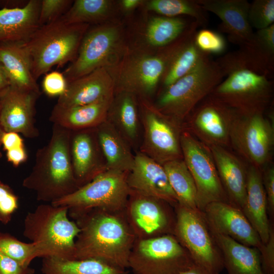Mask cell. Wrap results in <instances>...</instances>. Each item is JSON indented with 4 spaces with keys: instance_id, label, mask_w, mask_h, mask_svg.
Returning a JSON list of instances; mask_svg holds the SVG:
<instances>
[{
    "instance_id": "cell-2",
    "label": "cell",
    "mask_w": 274,
    "mask_h": 274,
    "mask_svg": "<svg viewBox=\"0 0 274 274\" xmlns=\"http://www.w3.org/2000/svg\"><path fill=\"white\" fill-rule=\"evenodd\" d=\"M73 219L80 229L75 240L74 260L95 259L120 268H128L136 237L124 211L92 209Z\"/></svg>"
},
{
    "instance_id": "cell-19",
    "label": "cell",
    "mask_w": 274,
    "mask_h": 274,
    "mask_svg": "<svg viewBox=\"0 0 274 274\" xmlns=\"http://www.w3.org/2000/svg\"><path fill=\"white\" fill-rule=\"evenodd\" d=\"M202 213L211 232L228 236L259 251L263 247L258 233L242 210L235 205L229 202H213Z\"/></svg>"
},
{
    "instance_id": "cell-14",
    "label": "cell",
    "mask_w": 274,
    "mask_h": 274,
    "mask_svg": "<svg viewBox=\"0 0 274 274\" xmlns=\"http://www.w3.org/2000/svg\"><path fill=\"white\" fill-rule=\"evenodd\" d=\"M273 145L272 119L264 113H238L231 129L230 146L250 165L261 170L268 165Z\"/></svg>"
},
{
    "instance_id": "cell-51",
    "label": "cell",
    "mask_w": 274,
    "mask_h": 274,
    "mask_svg": "<svg viewBox=\"0 0 274 274\" xmlns=\"http://www.w3.org/2000/svg\"><path fill=\"white\" fill-rule=\"evenodd\" d=\"M28 1L0 0V7L2 8L13 9L24 6Z\"/></svg>"
},
{
    "instance_id": "cell-52",
    "label": "cell",
    "mask_w": 274,
    "mask_h": 274,
    "mask_svg": "<svg viewBox=\"0 0 274 274\" xmlns=\"http://www.w3.org/2000/svg\"><path fill=\"white\" fill-rule=\"evenodd\" d=\"M9 86L8 80L0 64V94Z\"/></svg>"
},
{
    "instance_id": "cell-40",
    "label": "cell",
    "mask_w": 274,
    "mask_h": 274,
    "mask_svg": "<svg viewBox=\"0 0 274 274\" xmlns=\"http://www.w3.org/2000/svg\"><path fill=\"white\" fill-rule=\"evenodd\" d=\"M256 48L253 54L265 62L274 64V24L255 32Z\"/></svg>"
},
{
    "instance_id": "cell-15",
    "label": "cell",
    "mask_w": 274,
    "mask_h": 274,
    "mask_svg": "<svg viewBox=\"0 0 274 274\" xmlns=\"http://www.w3.org/2000/svg\"><path fill=\"white\" fill-rule=\"evenodd\" d=\"M238 113L209 95L191 112L183 124L189 131L209 147L230 146V134Z\"/></svg>"
},
{
    "instance_id": "cell-20",
    "label": "cell",
    "mask_w": 274,
    "mask_h": 274,
    "mask_svg": "<svg viewBox=\"0 0 274 274\" xmlns=\"http://www.w3.org/2000/svg\"><path fill=\"white\" fill-rule=\"evenodd\" d=\"M70 152L79 188L107 170L95 128L71 131Z\"/></svg>"
},
{
    "instance_id": "cell-45",
    "label": "cell",
    "mask_w": 274,
    "mask_h": 274,
    "mask_svg": "<svg viewBox=\"0 0 274 274\" xmlns=\"http://www.w3.org/2000/svg\"><path fill=\"white\" fill-rule=\"evenodd\" d=\"M262 269L265 274H274V230L271 227L268 242L259 251Z\"/></svg>"
},
{
    "instance_id": "cell-17",
    "label": "cell",
    "mask_w": 274,
    "mask_h": 274,
    "mask_svg": "<svg viewBox=\"0 0 274 274\" xmlns=\"http://www.w3.org/2000/svg\"><path fill=\"white\" fill-rule=\"evenodd\" d=\"M40 91L9 86L0 94V126L4 132L22 134L28 139L39 135L36 125V105Z\"/></svg>"
},
{
    "instance_id": "cell-28",
    "label": "cell",
    "mask_w": 274,
    "mask_h": 274,
    "mask_svg": "<svg viewBox=\"0 0 274 274\" xmlns=\"http://www.w3.org/2000/svg\"><path fill=\"white\" fill-rule=\"evenodd\" d=\"M263 244L268 241L271 223L268 218L267 200L261 170L250 165L247 169L246 197L242 209Z\"/></svg>"
},
{
    "instance_id": "cell-7",
    "label": "cell",
    "mask_w": 274,
    "mask_h": 274,
    "mask_svg": "<svg viewBox=\"0 0 274 274\" xmlns=\"http://www.w3.org/2000/svg\"><path fill=\"white\" fill-rule=\"evenodd\" d=\"M90 25L68 24L60 18L40 26L24 45L37 80L54 66H62L76 58L82 40Z\"/></svg>"
},
{
    "instance_id": "cell-50",
    "label": "cell",
    "mask_w": 274,
    "mask_h": 274,
    "mask_svg": "<svg viewBox=\"0 0 274 274\" xmlns=\"http://www.w3.org/2000/svg\"><path fill=\"white\" fill-rule=\"evenodd\" d=\"M180 274H218L200 265L194 263L189 268Z\"/></svg>"
},
{
    "instance_id": "cell-47",
    "label": "cell",
    "mask_w": 274,
    "mask_h": 274,
    "mask_svg": "<svg viewBox=\"0 0 274 274\" xmlns=\"http://www.w3.org/2000/svg\"><path fill=\"white\" fill-rule=\"evenodd\" d=\"M1 143L6 151L24 146L23 139L20 134L14 132H4Z\"/></svg>"
},
{
    "instance_id": "cell-13",
    "label": "cell",
    "mask_w": 274,
    "mask_h": 274,
    "mask_svg": "<svg viewBox=\"0 0 274 274\" xmlns=\"http://www.w3.org/2000/svg\"><path fill=\"white\" fill-rule=\"evenodd\" d=\"M181 147L183 159L195 184L197 209L202 212L211 202H229L210 148L183 128Z\"/></svg>"
},
{
    "instance_id": "cell-42",
    "label": "cell",
    "mask_w": 274,
    "mask_h": 274,
    "mask_svg": "<svg viewBox=\"0 0 274 274\" xmlns=\"http://www.w3.org/2000/svg\"><path fill=\"white\" fill-rule=\"evenodd\" d=\"M18 207V197L10 186L0 181V221L8 223Z\"/></svg>"
},
{
    "instance_id": "cell-33",
    "label": "cell",
    "mask_w": 274,
    "mask_h": 274,
    "mask_svg": "<svg viewBox=\"0 0 274 274\" xmlns=\"http://www.w3.org/2000/svg\"><path fill=\"white\" fill-rule=\"evenodd\" d=\"M41 270L43 274H128L125 269L95 259L63 260L44 258Z\"/></svg>"
},
{
    "instance_id": "cell-27",
    "label": "cell",
    "mask_w": 274,
    "mask_h": 274,
    "mask_svg": "<svg viewBox=\"0 0 274 274\" xmlns=\"http://www.w3.org/2000/svg\"><path fill=\"white\" fill-rule=\"evenodd\" d=\"M41 0H29L23 7L0 9V43L26 42L40 27Z\"/></svg>"
},
{
    "instance_id": "cell-39",
    "label": "cell",
    "mask_w": 274,
    "mask_h": 274,
    "mask_svg": "<svg viewBox=\"0 0 274 274\" xmlns=\"http://www.w3.org/2000/svg\"><path fill=\"white\" fill-rule=\"evenodd\" d=\"M194 42L202 52L207 54H220L226 49V44L224 38L219 33L206 28L196 31Z\"/></svg>"
},
{
    "instance_id": "cell-34",
    "label": "cell",
    "mask_w": 274,
    "mask_h": 274,
    "mask_svg": "<svg viewBox=\"0 0 274 274\" xmlns=\"http://www.w3.org/2000/svg\"><path fill=\"white\" fill-rule=\"evenodd\" d=\"M196 32L182 45L168 63L161 80V90L191 72L210 55L196 46L194 40Z\"/></svg>"
},
{
    "instance_id": "cell-9",
    "label": "cell",
    "mask_w": 274,
    "mask_h": 274,
    "mask_svg": "<svg viewBox=\"0 0 274 274\" xmlns=\"http://www.w3.org/2000/svg\"><path fill=\"white\" fill-rule=\"evenodd\" d=\"M127 173L107 169L73 193L51 203L65 207L74 218L92 209L124 211L129 196Z\"/></svg>"
},
{
    "instance_id": "cell-10",
    "label": "cell",
    "mask_w": 274,
    "mask_h": 274,
    "mask_svg": "<svg viewBox=\"0 0 274 274\" xmlns=\"http://www.w3.org/2000/svg\"><path fill=\"white\" fill-rule=\"evenodd\" d=\"M174 234L136 238L128 259L134 274H180L193 264Z\"/></svg>"
},
{
    "instance_id": "cell-53",
    "label": "cell",
    "mask_w": 274,
    "mask_h": 274,
    "mask_svg": "<svg viewBox=\"0 0 274 274\" xmlns=\"http://www.w3.org/2000/svg\"><path fill=\"white\" fill-rule=\"evenodd\" d=\"M4 131L2 129L1 126H0V159L2 157V152H1V147L2 146V143H1V138H2V136L3 135V133H4Z\"/></svg>"
},
{
    "instance_id": "cell-31",
    "label": "cell",
    "mask_w": 274,
    "mask_h": 274,
    "mask_svg": "<svg viewBox=\"0 0 274 274\" xmlns=\"http://www.w3.org/2000/svg\"><path fill=\"white\" fill-rule=\"evenodd\" d=\"M95 129L107 169L128 173L134 160V154L129 143L107 120Z\"/></svg>"
},
{
    "instance_id": "cell-6",
    "label": "cell",
    "mask_w": 274,
    "mask_h": 274,
    "mask_svg": "<svg viewBox=\"0 0 274 274\" xmlns=\"http://www.w3.org/2000/svg\"><path fill=\"white\" fill-rule=\"evenodd\" d=\"M128 47V34L120 19L90 26L75 59L63 73L68 83L99 68L110 70L120 62Z\"/></svg>"
},
{
    "instance_id": "cell-5",
    "label": "cell",
    "mask_w": 274,
    "mask_h": 274,
    "mask_svg": "<svg viewBox=\"0 0 274 274\" xmlns=\"http://www.w3.org/2000/svg\"><path fill=\"white\" fill-rule=\"evenodd\" d=\"M80 231L68 218V209L42 203L24 220L23 235L34 243L39 257L74 260L75 240Z\"/></svg>"
},
{
    "instance_id": "cell-8",
    "label": "cell",
    "mask_w": 274,
    "mask_h": 274,
    "mask_svg": "<svg viewBox=\"0 0 274 274\" xmlns=\"http://www.w3.org/2000/svg\"><path fill=\"white\" fill-rule=\"evenodd\" d=\"M224 77L219 64L209 56L191 72L160 90L153 103L160 112L183 125Z\"/></svg>"
},
{
    "instance_id": "cell-35",
    "label": "cell",
    "mask_w": 274,
    "mask_h": 274,
    "mask_svg": "<svg viewBox=\"0 0 274 274\" xmlns=\"http://www.w3.org/2000/svg\"><path fill=\"white\" fill-rule=\"evenodd\" d=\"M163 166L170 186L177 196L178 204L186 208L198 210L195 184L184 160H172L165 163Z\"/></svg>"
},
{
    "instance_id": "cell-11",
    "label": "cell",
    "mask_w": 274,
    "mask_h": 274,
    "mask_svg": "<svg viewBox=\"0 0 274 274\" xmlns=\"http://www.w3.org/2000/svg\"><path fill=\"white\" fill-rule=\"evenodd\" d=\"M138 100L142 129L138 151L162 165L182 159L183 125L158 110L152 100L140 98Z\"/></svg>"
},
{
    "instance_id": "cell-3",
    "label": "cell",
    "mask_w": 274,
    "mask_h": 274,
    "mask_svg": "<svg viewBox=\"0 0 274 274\" xmlns=\"http://www.w3.org/2000/svg\"><path fill=\"white\" fill-rule=\"evenodd\" d=\"M70 136V130L53 124L49 141L36 152L22 186L35 192L38 201L51 203L79 188L71 161Z\"/></svg>"
},
{
    "instance_id": "cell-26",
    "label": "cell",
    "mask_w": 274,
    "mask_h": 274,
    "mask_svg": "<svg viewBox=\"0 0 274 274\" xmlns=\"http://www.w3.org/2000/svg\"><path fill=\"white\" fill-rule=\"evenodd\" d=\"M113 95L83 105L64 107L55 105L49 120L53 124L70 131L96 128L106 120Z\"/></svg>"
},
{
    "instance_id": "cell-41",
    "label": "cell",
    "mask_w": 274,
    "mask_h": 274,
    "mask_svg": "<svg viewBox=\"0 0 274 274\" xmlns=\"http://www.w3.org/2000/svg\"><path fill=\"white\" fill-rule=\"evenodd\" d=\"M71 0H41L39 15L40 26L60 18L71 6Z\"/></svg>"
},
{
    "instance_id": "cell-1",
    "label": "cell",
    "mask_w": 274,
    "mask_h": 274,
    "mask_svg": "<svg viewBox=\"0 0 274 274\" xmlns=\"http://www.w3.org/2000/svg\"><path fill=\"white\" fill-rule=\"evenodd\" d=\"M223 80L209 95L238 113H265L273 96V68L238 50L216 60Z\"/></svg>"
},
{
    "instance_id": "cell-44",
    "label": "cell",
    "mask_w": 274,
    "mask_h": 274,
    "mask_svg": "<svg viewBox=\"0 0 274 274\" xmlns=\"http://www.w3.org/2000/svg\"><path fill=\"white\" fill-rule=\"evenodd\" d=\"M262 180L266 194L267 213L271 218L274 216V167L267 165L261 170Z\"/></svg>"
},
{
    "instance_id": "cell-32",
    "label": "cell",
    "mask_w": 274,
    "mask_h": 274,
    "mask_svg": "<svg viewBox=\"0 0 274 274\" xmlns=\"http://www.w3.org/2000/svg\"><path fill=\"white\" fill-rule=\"evenodd\" d=\"M117 1L76 0L60 18L66 24L97 25L119 19Z\"/></svg>"
},
{
    "instance_id": "cell-24",
    "label": "cell",
    "mask_w": 274,
    "mask_h": 274,
    "mask_svg": "<svg viewBox=\"0 0 274 274\" xmlns=\"http://www.w3.org/2000/svg\"><path fill=\"white\" fill-rule=\"evenodd\" d=\"M106 120L129 143L132 150H139L142 129L138 97L126 91L114 92Z\"/></svg>"
},
{
    "instance_id": "cell-49",
    "label": "cell",
    "mask_w": 274,
    "mask_h": 274,
    "mask_svg": "<svg viewBox=\"0 0 274 274\" xmlns=\"http://www.w3.org/2000/svg\"><path fill=\"white\" fill-rule=\"evenodd\" d=\"M144 0H121L117 1L120 12L129 15L139 8H141Z\"/></svg>"
},
{
    "instance_id": "cell-16",
    "label": "cell",
    "mask_w": 274,
    "mask_h": 274,
    "mask_svg": "<svg viewBox=\"0 0 274 274\" xmlns=\"http://www.w3.org/2000/svg\"><path fill=\"white\" fill-rule=\"evenodd\" d=\"M124 212L136 238L173 234L174 208L163 200L130 190Z\"/></svg>"
},
{
    "instance_id": "cell-25",
    "label": "cell",
    "mask_w": 274,
    "mask_h": 274,
    "mask_svg": "<svg viewBox=\"0 0 274 274\" xmlns=\"http://www.w3.org/2000/svg\"><path fill=\"white\" fill-rule=\"evenodd\" d=\"M209 148L229 202L242 210L246 197L248 168L225 147Z\"/></svg>"
},
{
    "instance_id": "cell-22",
    "label": "cell",
    "mask_w": 274,
    "mask_h": 274,
    "mask_svg": "<svg viewBox=\"0 0 274 274\" xmlns=\"http://www.w3.org/2000/svg\"><path fill=\"white\" fill-rule=\"evenodd\" d=\"M115 84L110 71L99 68L68 83L56 105L68 107L94 102L114 93Z\"/></svg>"
},
{
    "instance_id": "cell-12",
    "label": "cell",
    "mask_w": 274,
    "mask_h": 274,
    "mask_svg": "<svg viewBox=\"0 0 274 274\" xmlns=\"http://www.w3.org/2000/svg\"><path fill=\"white\" fill-rule=\"evenodd\" d=\"M173 234L195 264L219 274L224 268L220 251L202 212L177 204Z\"/></svg>"
},
{
    "instance_id": "cell-29",
    "label": "cell",
    "mask_w": 274,
    "mask_h": 274,
    "mask_svg": "<svg viewBox=\"0 0 274 274\" xmlns=\"http://www.w3.org/2000/svg\"><path fill=\"white\" fill-rule=\"evenodd\" d=\"M0 64L10 86L40 91L32 73L30 57L24 42L0 43Z\"/></svg>"
},
{
    "instance_id": "cell-30",
    "label": "cell",
    "mask_w": 274,
    "mask_h": 274,
    "mask_svg": "<svg viewBox=\"0 0 274 274\" xmlns=\"http://www.w3.org/2000/svg\"><path fill=\"white\" fill-rule=\"evenodd\" d=\"M211 233L220 251L227 274H265L257 248L244 245L226 235Z\"/></svg>"
},
{
    "instance_id": "cell-43",
    "label": "cell",
    "mask_w": 274,
    "mask_h": 274,
    "mask_svg": "<svg viewBox=\"0 0 274 274\" xmlns=\"http://www.w3.org/2000/svg\"><path fill=\"white\" fill-rule=\"evenodd\" d=\"M44 75L42 89L46 95L58 98L65 93L68 83L63 72L54 71L49 72Z\"/></svg>"
},
{
    "instance_id": "cell-23",
    "label": "cell",
    "mask_w": 274,
    "mask_h": 274,
    "mask_svg": "<svg viewBox=\"0 0 274 274\" xmlns=\"http://www.w3.org/2000/svg\"><path fill=\"white\" fill-rule=\"evenodd\" d=\"M195 21L187 16L151 15L140 26L133 43L128 44L148 49L165 47L184 35Z\"/></svg>"
},
{
    "instance_id": "cell-46",
    "label": "cell",
    "mask_w": 274,
    "mask_h": 274,
    "mask_svg": "<svg viewBox=\"0 0 274 274\" xmlns=\"http://www.w3.org/2000/svg\"><path fill=\"white\" fill-rule=\"evenodd\" d=\"M35 270L25 266L0 251V274H34Z\"/></svg>"
},
{
    "instance_id": "cell-18",
    "label": "cell",
    "mask_w": 274,
    "mask_h": 274,
    "mask_svg": "<svg viewBox=\"0 0 274 274\" xmlns=\"http://www.w3.org/2000/svg\"><path fill=\"white\" fill-rule=\"evenodd\" d=\"M196 1L206 12H212L221 19L219 28L227 34L231 43L239 46L243 51H255V32L248 20L249 2L246 0Z\"/></svg>"
},
{
    "instance_id": "cell-36",
    "label": "cell",
    "mask_w": 274,
    "mask_h": 274,
    "mask_svg": "<svg viewBox=\"0 0 274 274\" xmlns=\"http://www.w3.org/2000/svg\"><path fill=\"white\" fill-rule=\"evenodd\" d=\"M146 13L176 17L187 16L195 20L200 26L208 23L207 12L196 0H147L142 7Z\"/></svg>"
},
{
    "instance_id": "cell-4",
    "label": "cell",
    "mask_w": 274,
    "mask_h": 274,
    "mask_svg": "<svg viewBox=\"0 0 274 274\" xmlns=\"http://www.w3.org/2000/svg\"><path fill=\"white\" fill-rule=\"evenodd\" d=\"M197 29L192 25L173 43L158 49H148L128 45L120 62L109 70L115 90L126 91L138 98L151 100L157 91L165 71L182 45Z\"/></svg>"
},
{
    "instance_id": "cell-38",
    "label": "cell",
    "mask_w": 274,
    "mask_h": 274,
    "mask_svg": "<svg viewBox=\"0 0 274 274\" xmlns=\"http://www.w3.org/2000/svg\"><path fill=\"white\" fill-rule=\"evenodd\" d=\"M248 20L257 30L266 28L274 22V0H255L250 3Z\"/></svg>"
},
{
    "instance_id": "cell-37",
    "label": "cell",
    "mask_w": 274,
    "mask_h": 274,
    "mask_svg": "<svg viewBox=\"0 0 274 274\" xmlns=\"http://www.w3.org/2000/svg\"><path fill=\"white\" fill-rule=\"evenodd\" d=\"M0 251L25 266H29L35 258L39 257L34 243L21 242L8 233H0Z\"/></svg>"
},
{
    "instance_id": "cell-48",
    "label": "cell",
    "mask_w": 274,
    "mask_h": 274,
    "mask_svg": "<svg viewBox=\"0 0 274 274\" xmlns=\"http://www.w3.org/2000/svg\"><path fill=\"white\" fill-rule=\"evenodd\" d=\"M6 157L9 162L17 167L27 160L28 155L25 147L23 146L6 151Z\"/></svg>"
},
{
    "instance_id": "cell-21",
    "label": "cell",
    "mask_w": 274,
    "mask_h": 274,
    "mask_svg": "<svg viewBox=\"0 0 274 274\" xmlns=\"http://www.w3.org/2000/svg\"><path fill=\"white\" fill-rule=\"evenodd\" d=\"M126 181L132 191L163 200L174 208L178 204L163 165L139 151L134 153V163Z\"/></svg>"
}]
</instances>
